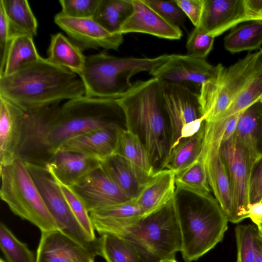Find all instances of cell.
I'll return each instance as SVG.
<instances>
[{
    "mask_svg": "<svg viewBox=\"0 0 262 262\" xmlns=\"http://www.w3.org/2000/svg\"><path fill=\"white\" fill-rule=\"evenodd\" d=\"M205 121L194 135L182 140L172 150L161 165V169L173 171L176 174L186 169L200 157L203 146Z\"/></svg>",
    "mask_w": 262,
    "mask_h": 262,
    "instance_id": "cell-29",
    "label": "cell"
},
{
    "mask_svg": "<svg viewBox=\"0 0 262 262\" xmlns=\"http://www.w3.org/2000/svg\"><path fill=\"white\" fill-rule=\"evenodd\" d=\"M0 167V196L11 211L41 232L59 230L25 162L16 159Z\"/></svg>",
    "mask_w": 262,
    "mask_h": 262,
    "instance_id": "cell-8",
    "label": "cell"
},
{
    "mask_svg": "<svg viewBox=\"0 0 262 262\" xmlns=\"http://www.w3.org/2000/svg\"><path fill=\"white\" fill-rule=\"evenodd\" d=\"M250 204L262 200V159L256 165L252 173L249 188Z\"/></svg>",
    "mask_w": 262,
    "mask_h": 262,
    "instance_id": "cell-45",
    "label": "cell"
},
{
    "mask_svg": "<svg viewBox=\"0 0 262 262\" xmlns=\"http://www.w3.org/2000/svg\"><path fill=\"white\" fill-rule=\"evenodd\" d=\"M33 37L26 35L14 37L7 52L3 73L9 75L17 71L23 65L38 59L40 56L35 47Z\"/></svg>",
    "mask_w": 262,
    "mask_h": 262,
    "instance_id": "cell-33",
    "label": "cell"
},
{
    "mask_svg": "<svg viewBox=\"0 0 262 262\" xmlns=\"http://www.w3.org/2000/svg\"><path fill=\"white\" fill-rule=\"evenodd\" d=\"M221 153L228 171L232 198L231 223H238L249 217L250 182L257 164L239 145L234 135L222 143Z\"/></svg>",
    "mask_w": 262,
    "mask_h": 262,
    "instance_id": "cell-11",
    "label": "cell"
},
{
    "mask_svg": "<svg viewBox=\"0 0 262 262\" xmlns=\"http://www.w3.org/2000/svg\"><path fill=\"white\" fill-rule=\"evenodd\" d=\"M25 164L59 230L101 256L100 238L93 241L81 226L55 178L44 166L27 162Z\"/></svg>",
    "mask_w": 262,
    "mask_h": 262,
    "instance_id": "cell-9",
    "label": "cell"
},
{
    "mask_svg": "<svg viewBox=\"0 0 262 262\" xmlns=\"http://www.w3.org/2000/svg\"><path fill=\"white\" fill-rule=\"evenodd\" d=\"M57 181L77 220L90 237L93 241H97L90 213L83 200L71 187Z\"/></svg>",
    "mask_w": 262,
    "mask_h": 262,
    "instance_id": "cell-39",
    "label": "cell"
},
{
    "mask_svg": "<svg viewBox=\"0 0 262 262\" xmlns=\"http://www.w3.org/2000/svg\"><path fill=\"white\" fill-rule=\"evenodd\" d=\"M251 220L252 221V222H253L254 221H259L262 222V217H259V218L253 219Z\"/></svg>",
    "mask_w": 262,
    "mask_h": 262,
    "instance_id": "cell-53",
    "label": "cell"
},
{
    "mask_svg": "<svg viewBox=\"0 0 262 262\" xmlns=\"http://www.w3.org/2000/svg\"><path fill=\"white\" fill-rule=\"evenodd\" d=\"M216 72V66L205 59L187 55H170L169 59L149 73L152 77L170 83L185 85L186 82L201 84L212 77Z\"/></svg>",
    "mask_w": 262,
    "mask_h": 262,
    "instance_id": "cell-17",
    "label": "cell"
},
{
    "mask_svg": "<svg viewBox=\"0 0 262 262\" xmlns=\"http://www.w3.org/2000/svg\"><path fill=\"white\" fill-rule=\"evenodd\" d=\"M222 143L221 140L214 139L204 133L201 156L211 190L228 221L231 222L233 205L228 173L221 153Z\"/></svg>",
    "mask_w": 262,
    "mask_h": 262,
    "instance_id": "cell-14",
    "label": "cell"
},
{
    "mask_svg": "<svg viewBox=\"0 0 262 262\" xmlns=\"http://www.w3.org/2000/svg\"><path fill=\"white\" fill-rule=\"evenodd\" d=\"M261 63L260 49L229 67L216 66L215 74L201 84L199 94L200 113L205 122L220 118L249 83Z\"/></svg>",
    "mask_w": 262,
    "mask_h": 262,
    "instance_id": "cell-7",
    "label": "cell"
},
{
    "mask_svg": "<svg viewBox=\"0 0 262 262\" xmlns=\"http://www.w3.org/2000/svg\"><path fill=\"white\" fill-rule=\"evenodd\" d=\"M26 113L0 97L1 166L18 159Z\"/></svg>",
    "mask_w": 262,
    "mask_h": 262,
    "instance_id": "cell-21",
    "label": "cell"
},
{
    "mask_svg": "<svg viewBox=\"0 0 262 262\" xmlns=\"http://www.w3.org/2000/svg\"><path fill=\"white\" fill-rule=\"evenodd\" d=\"M177 189L191 192L204 200L213 199L211 194L207 172L203 160L199 158L186 169L175 176Z\"/></svg>",
    "mask_w": 262,
    "mask_h": 262,
    "instance_id": "cell-32",
    "label": "cell"
},
{
    "mask_svg": "<svg viewBox=\"0 0 262 262\" xmlns=\"http://www.w3.org/2000/svg\"><path fill=\"white\" fill-rule=\"evenodd\" d=\"M178 202L174 196L159 210L113 235L133 244L147 262L175 258L182 249Z\"/></svg>",
    "mask_w": 262,
    "mask_h": 262,
    "instance_id": "cell-5",
    "label": "cell"
},
{
    "mask_svg": "<svg viewBox=\"0 0 262 262\" xmlns=\"http://www.w3.org/2000/svg\"><path fill=\"white\" fill-rule=\"evenodd\" d=\"M249 218L251 219L262 217V201L250 204L248 207Z\"/></svg>",
    "mask_w": 262,
    "mask_h": 262,
    "instance_id": "cell-48",
    "label": "cell"
},
{
    "mask_svg": "<svg viewBox=\"0 0 262 262\" xmlns=\"http://www.w3.org/2000/svg\"><path fill=\"white\" fill-rule=\"evenodd\" d=\"M59 103L25 112L18 159L46 167L53 155L48 141L50 120Z\"/></svg>",
    "mask_w": 262,
    "mask_h": 262,
    "instance_id": "cell-12",
    "label": "cell"
},
{
    "mask_svg": "<svg viewBox=\"0 0 262 262\" xmlns=\"http://www.w3.org/2000/svg\"><path fill=\"white\" fill-rule=\"evenodd\" d=\"M235 235L237 247L236 262H256L262 245V237L256 225H237Z\"/></svg>",
    "mask_w": 262,
    "mask_h": 262,
    "instance_id": "cell-36",
    "label": "cell"
},
{
    "mask_svg": "<svg viewBox=\"0 0 262 262\" xmlns=\"http://www.w3.org/2000/svg\"><path fill=\"white\" fill-rule=\"evenodd\" d=\"M84 95L77 74L41 57L11 75L0 76V97L25 112Z\"/></svg>",
    "mask_w": 262,
    "mask_h": 262,
    "instance_id": "cell-1",
    "label": "cell"
},
{
    "mask_svg": "<svg viewBox=\"0 0 262 262\" xmlns=\"http://www.w3.org/2000/svg\"><path fill=\"white\" fill-rule=\"evenodd\" d=\"M261 108L262 105L259 101L245 110L239 119L234 134L238 143L256 164L262 159L259 134Z\"/></svg>",
    "mask_w": 262,
    "mask_h": 262,
    "instance_id": "cell-26",
    "label": "cell"
},
{
    "mask_svg": "<svg viewBox=\"0 0 262 262\" xmlns=\"http://www.w3.org/2000/svg\"><path fill=\"white\" fill-rule=\"evenodd\" d=\"M0 247L6 262H36V256L6 226L0 224Z\"/></svg>",
    "mask_w": 262,
    "mask_h": 262,
    "instance_id": "cell-37",
    "label": "cell"
},
{
    "mask_svg": "<svg viewBox=\"0 0 262 262\" xmlns=\"http://www.w3.org/2000/svg\"><path fill=\"white\" fill-rule=\"evenodd\" d=\"M261 98L262 63L249 83L218 120L245 110L254 103L260 101Z\"/></svg>",
    "mask_w": 262,
    "mask_h": 262,
    "instance_id": "cell-38",
    "label": "cell"
},
{
    "mask_svg": "<svg viewBox=\"0 0 262 262\" xmlns=\"http://www.w3.org/2000/svg\"><path fill=\"white\" fill-rule=\"evenodd\" d=\"M176 173L161 169L156 171L135 199L143 217L161 209L176 196Z\"/></svg>",
    "mask_w": 262,
    "mask_h": 262,
    "instance_id": "cell-22",
    "label": "cell"
},
{
    "mask_svg": "<svg viewBox=\"0 0 262 262\" xmlns=\"http://www.w3.org/2000/svg\"><path fill=\"white\" fill-rule=\"evenodd\" d=\"M224 45L226 50L232 53L260 49L262 21H251L234 27L224 38Z\"/></svg>",
    "mask_w": 262,
    "mask_h": 262,
    "instance_id": "cell-31",
    "label": "cell"
},
{
    "mask_svg": "<svg viewBox=\"0 0 262 262\" xmlns=\"http://www.w3.org/2000/svg\"><path fill=\"white\" fill-rule=\"evenodd\" d=\"M54 21L82 51L100 48L117 50L123 41L122 34L110 32L93 18H72L60 12Z\"/></svg>",
    "mask_w": 262,
    "mask_h": 262,
    "instance_id": "cell-13",
    "label": "cell"
},
{
    "mask_svg": "<svg viewBox=\"0 0 262 262\" xmlns=\"http://www.w3.org/2000/svg\"><path fill=\"white\" fill-rule=\"evenodd\" d=\"M260 201H262V200ZM259 218V217H258ZM252 220V219H251Z\"/></svg>",
    "mask_w": 262,
    "mask_h": 262,
    "instance_id": "cell-57",
    "label": "cell"
},
{
    "mask_svg": "<svg viewBox=\"0 0 262 262\" xmlns=\"http://www.w3.org/2000/svg\"><path fill=\"white\" fill-rule=\"evenodd\" d=\"M161 83L164 107L170 127L169 153L182 140L196 134L205 120L200 113L199 94L183 84L162 81Z\"/></svg>",
    "mask_w": 262,
    "mask_h": 262,
    "instance_id": "cell-10",
    "label": "cell"
},
{
    "mask_svg": "<svg viewBox=\"0 0 262 262\" xmlns=\"http://www.w3.org/2000/svg\"><path fill=\"white\" fill-rule=\"evenodd\" d=\"M178 214L185 262L196 261L212 249L228 229L229 221L215 198L183 205L179 202Z\"/></svg>",
    "mask_w": 262,
    "mask_h": 262,
    "instance_id": "cell-6",
    "label": "cell"
},
{
    "mask_svg": "<svg viewBox=\"0 0 262 262\" xmlns=\"http://www.w3.org/2000/svg\"><path fill=\"white\" fill-rule=\"evenodd\" d=\"M214 40V37L194 27L187 40L186 55L205 59L213 48Z\"/></svg>",
    "mask_w": 262,
    "mask_h": 262,
    "instance_id": "cell-40",
    "label": "cell"
},
{
    "mask_svg": "<svg viewBox=\"0 0 262 262\" xmlns=\"http://www.w3.org/2000/svg\"><path fill=\"white\" fill-rule=\"evenodd\" d=\"M101 161L92 156L58 149L46 167L59 182L72 187L100 167Z\"/></svg>",
    "mask_w": 262,
    "mask_h": 262,
    "instance_id": "cell-20",
    "label": "cell"
},
{
    "mask_svg": "<svg viewBox=\"0 0 262 262\" xmlns=\"http://www.w3.org/2000/svg\"><path fill=\"white\" fill-rule=\"evenodd\" d=\"M260 114H261V118H262V108H261V110Z\"/></svg>",
    "mask_w": 262,
    "mask_h": 262,
    "instance_id": "cell-55",
    "label": "cell"
},
{
    "mask_svg": "<svg viewBox=\"0 0 262 262\" xmlns=\"http://www.w3.org/2000/svg\"><path fill=\"white\" fill-rule=\"evenodd\" d=\"M163 54L154 58L117 57L106 52L86 56L79 77L85 96L92 98L117 99L132 86V76L142 72L154 71L170 58Z\"/></svg>",
    "mask_w": 262,
    "mask_h": 262,
    "instance_id": "cell-4",
    "label": "cell"
},
{
    "mask_svg": "<svg viewBox=\"0 0 262 262\" xmlns=\"http://www.w3.org/2000/svg\"><path fill=\"white\" fill-rule=\"evenodd\" d=\"M8 20L10 40L14 37L37 35V21L27 0H1Z\"/></svg>",
    "mask_w": 262,
    "mask_h": 262,
    "instance_id": "cell-30",
    "label": "cell"
},
{
    "mask_svg": "<svg viewBox=\"0 0 262 262\" xmlns=\"http://www.w3.org/2000/svg\"><path fill=\"white\" fill-rule=\"evenodd\" d=\"M0 262H6L4 261L2 258H1Z\"/></svg>",
    "mask_w": 262,
    "mask_h": 262,
    "instance_id": "cell-54",
    "label": "cell"
},
{
    "mask_svg": "<svg viewBox=\"0 0 262 262\" xmlns=\"http://www.w3.org/2000/svg\"><path fill=\"white\" fill-rule=\"evenodd\" d=\"M246 0H204L196 27L214 38L245 21H250Z\"/></svg>",
    "mask_w": 262,
    "mask_h": 262,
    "instance_id": "cell-15",
    "label": "cell"
},
{
    "mask_svg": "<svg viewBox=\"0 0 262 262\" xmlns=\"http://www.w3.org/2000/svg\"><path fill=\"white\" fill-rule=\"evenodd\" d=\"M101 166L131 199L137 198L151 176L138 169L117 155H113L102 161Z\"/></svg>",
    "mask_w": 262,
    "mask_h": 262,
    "instance_id": "cell-25",
    "label": "cell"
},
{
    "mask_svg": "<svg viewBox=\"0 0 262 262\" xmlns=\"http://www.w3.org/2000/svg\"><path fill=\"white\" fill-rule=\"evenodd\" d=\"M256 262H262V245L259 249Z\"/></svg>",
    "mask_w": 262,
    "mask_h": 262,
    "instance_id": "cell-50",
    "label": "cell"
},
{
    "mask_svg": "<svg viewBox=\"0 0 262 262\" xmlns=\"http://www.w3.org/2000/svg\"><path fill=\"white\" fill-rule=\"evenodd\" d=\"M118 126L100 128L76 136L65 142L58 149L103 161L114 154Z\"/></svg>",
    "mask_w": 262,
    "mask_h": 262,
    "instance_id": "cell-24",
    "label": "cell"
},
{
    "mask_svg": "<svg viewBox=\"0 0 262 262\" xmlns=\"http://www.w3.org/2000/svg\"><path fill=\"white\" fill-rule=\"evenodd\" d=\"M71 187L83 200L89 213L133 200L101 166Z\"/></svg>",
    "mask_w": 262,
    "mask_h": 262,
    "instance_id": "cell-16",
    "label": "cell"
},
{
    "mask_svg": "<svg viewBox=\"0 0 262 262\" xmlns=\"http://www.w3.org/2000/svg\"><path fill=\"white\" fill-rule=\"evenodd\" d=\"M100 0H60L61 13L76 18H89L94 16Z\"/></svg>",
    "mask_w": 262,
    "mask_h": 262,
    "instance_id": "cell-41",
    "label": "cell"
},
{
    "mask_svg": "<svg viewBox=\"0 0 262 262\" xmlns=\"http://www.w3.org/2000/svg\"><path fill=\"white\" fill-rule=\"evenodd\" d=\"M116 100L123 113L126 129L139 137L153 165L161 163V166L168 155L169 142L160 80L152 77L138 80Z\"/></svg>",
    "mask_w": 262,
    "mask_h": 262,
    "instance_id": "cell-2",
    "label": "cell"
},
{
    "mask_svg": "<svg viewBox=\"0 0 262 262\" xmlns=\"http://www.w3.org/2000/svg\"><path fill=\"white\" fill-rule=\"evenodd\" d=\"M116 99L85 95L56 106L50 120L48 141L54 153L68 140L94 130L120 125L123 114Z\"/></svg>",
    "mask_w": 262,
    "mask_h": 262,
    "instance_id": "cell-3",
    "label": "cell"
},
{
    "mask_svg": "<svg viewBox=\"0 0 262 262\" xmlns=\"http://www.w3.org/2000/svg\"><path fill=\"white\" fill-rule=\"evenodd\" d=\"M114 155H118L148 175L156 171L147 150L139 137L120 125L116 129V141Z\"/></svg>",
    "mask_w": 262,
    "mask_h": 262,
    "instance_id": "cell-27",
    "label": "cell"
},
{
    "mask_svg": "<svg viewBox=\"0 0 262 262\" xmlns=\"http://www.w3.org/2000/svg\"><path fill=\"white\" fill-rule=\"evenodd\" d=\"M98 254L59 230L41 232L36 262H94Z\"/></svg>",
    "mask_w": 262,
    "mask_h": 262,
    "instance_id": "cell-18",
    "label": "cell"
},
{
    "mask_svg": "<svg viewBox=\"0 0 262 262\" xmlns=\"http://www.w3.org/2000/svg\"><path fill=\"white\" fill-rule=\"evenodd\" d=\"M244 111L237 113L229 117L220 119H223L225 121V129L222 138V142L229 140L234 135L239 119Z\"/></svg>",
    "mask_w": 262,
    "mask_h": 262,
    "instance_id": "cell-46",
    "label": "cell"
},
{
    "mask_svg": "<svg viewBox=\"0 0 262 262\" xmlns=\"http://www.w3.org/2000/svg\"><path fill=\"white\" fill-rule=\"evenodd\" d=\"M90 215L95 230L101 235H115L143 217L135 199L90 212Z\"/></svg>",
    "mask_w": 262,
    "mask_h": 262,
    "instance_id": "cell-23",
    "label": "cell"
},
{
    "mask_svg": "<svg viewBox=\"0 0 262 262\" xmlns=\"http://www.w3.org/2000/svg\"><path fill=\"white\" fill-rule=\"evenodd\" d=\"M151 8L173 25L180 27L185 22L186 15L176 0H143Z\"/></svg>",
    "mask_w": 262,
    "mask_h": 262,
    "instance_id": "cell-42",
    "label": "cell"
},
{
    "mask_svg": "<svg viewBox=\"0 0 262 262\" xmlns=\"http://www.w3.org/2000/svg\"><path fill=\"white\" fill-rule=\"evenodd\" d=\"M132 3L133 10L121 26L119 34L140 33L172 40L181 38L180 28L168 22L143 0H132Z\"/></svg>",
    "mask_w": 262,
    "mask_h": 262,
    "instance_id": "cell-19",
    "label": "cell"
},
{
    "mask_svg": "<svg viewBox=\"0 0 262 262\" xmlns=\"http://www.w3.org/2000/svg\"><path fill=\"white\" fill-rule=\"evenodd\" d=\"M246 5L251 21H253L254 17L262 11V0H246Z\"/></svg>",
    "mask_w": 262,
    "mask_h": 262,
    "instance_id": "cell-47",
    "label": "cell"
},
{
    "mask_svg": "<svg viewBox=\"0 0 262 262\" xmlns=\"http://www.w3.org/2000/svg\"><path fill=\"white\" fill-rule=\"evenodd\" d=\"M253 222L255 224V225H256L259 234L262 237V222L259 221H254Z\"/></svg>",
    "mask_w": 262,
    "mask_h": 262,
    "instance_id": "cell-49",
    "label": "cell"
},
{
    "mask_svg": "<svg viewBox=\"0 0 262 262\" xmlns=\"http://www.w3.org/2000/svg\"><path fill=\"white\" fill-rule=\"evenodd\" d=\"M133 10L132 0H100L93 18L110 32L119 34Z\"/></svg>",
    "mask_w": 262,
    "mask_h": 262,
    "instance_id": "cell-34",
    "label": "cell"
},
{
    "mask_svg": "<svg viewBox=\"0 0 262 262\" xmlns=\"http://www.w3.org/2000/svg\"><path fill=\"white\" fill-rule=\"evenodd\" d=\"M176 1L194 27H197L201 18L204 0H176Z\"/></svg>",
    "mask_w": 262,
    "mask_h": 262,
    "instance_id": "cell-44",
    "label": "cell"
},
{
    "mask_svg": "<svg viewBox=\"0 0 262 262\" xmlns=\"http://www.w3.org/2000/svg\"><path fill=\"white\" fill-rule=\"evenodd\" d=\"M260 103H261V105H262V98H261V99H260Z\"/></svg>",
    "mask_w": 262,
    "mask_h": 262,
    "instance_id": "cell-56",
    "label": "cell"
},
{
    "mask_svg": "<svg viewBox=\"0 0 262 262\" xmlns=\"http://www.w3.org/2000/svg\"><path fill=\"white\" fill-rule=\"evenodd\" d=\"M101 235V256L106 262H147L137 248L128 241L112 234Z\"/></svg>",
    "mask_w": 262,
    "mask_h": 262,
    "instance_id": "cell-35",
    "label": "cell"
},
{
    "mask_svg": "<svg viewBox=\"0 0 262 262\" xmlns=\"http://www.w3.org/2000/svg\"><path fill=\"white\" fill-rule=\"evenodd\" d=\"M255 20L262 21V11L254 17L253 21Z\"/></svg>",
    "mask_w": 262,
    "mask_h": 262,
    "instance_id": "cell-51",
    "label": "cell"
},
{
    "mask_svg": "<svg viewBox=\"0 0 262 262\" xmlns=\"http://www.w3.org/2000/svg\"><path fill=\"white\" fill-rule=\"evenodd\" d=\"M158 262H177V260L174 259H165L161 260Z\"/></svg>",
    "mask_w": 262,
    "mask_h": 262,
    "instance_id": "cell-52",
    "label": "cell"
},
{
    "mask_svg": "<svg viewBox=\"0 0 262 262\" xmlns=\"http://www.w3.org/2000/svg\"><path fill=\"white\" fill-rule=\"evenodd\" d=\"M47 54L46 59L49 62L79 76L83 71L86 56L77 45L61 33L51 35Z\"/></svg>",
    "mask_w": 262,
    "mask_h": 262,
    "instance_id": "cell-28",
    "label": "cell"
},
{
    "mask_svg": "<svg viewBox=\"0 0 262 262\" xmlns=\"http://www.w3.org/2000/svg\"><path fill=\"white\" fill-rule=\"evenodd\" d=\"M8 20L0 1V75L3 73L7 52L10 42Z\"/></svg>",
    "mask_w": 262,
    "mask_h": 262,
    "instance_id": "cell-43",
    "label": "cell"
}]
</instances>
